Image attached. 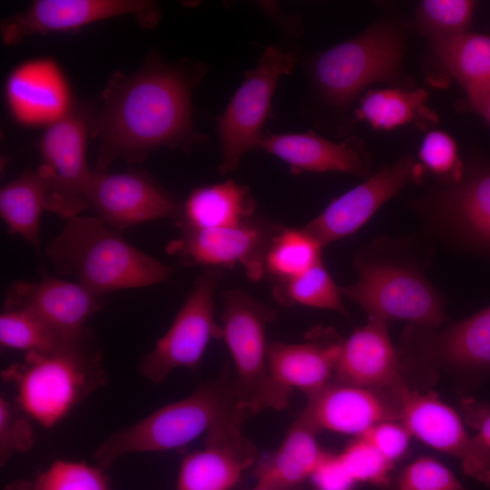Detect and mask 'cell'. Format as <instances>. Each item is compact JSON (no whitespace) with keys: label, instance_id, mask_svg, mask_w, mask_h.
Listing matches in <instances>:
<instances>
[{"label":"cell","instance_id":"cell-20","mask_svg":"<svg viewBox=\"0 0 490 490\" xmlns=\"http://www.w3.org/2000/svg\"><path fill=\"white\" fill-rule=\"evenodd\" d=\"M286 162L291 173L339 172L368 178L371 157L366 142L349 135L335 142L316 133H276L266 131L258 145Z\"/></svg>","mask_w":490,"mask_h":490},{"label":"cell","instance_id":"cell-43","mask_svg":"<svg viewBox=\"0 0 490 490\" xmlns=\"http://www.w3.org/2000/svg\"><path fill=\"white\" fill-rule=\"evenodd\" d=\"M251 490H287L282 487L277 486L275 485L263 482V481H257V484Z\"/></svg>","mask_w":490,"mask_h":490},{"label":"cell","instance_id":"cell-17","mask_svg":"<svg viewBox=\"0 0 490 490\" xmlns=\"http://www.w3.org/2000/svg\"><path fill=\"white\" fill-rule=\"evenodd\" d=\"M246 419L234 416L213 426L204 447L182 458L175 490H231L258 457L241 429Z\"/></svg>","mask_w":490,"mask_h":490},{"label":"cell","instance_id":"cell-42","mask_svg":"<svg viewBox=\"0 0 490 490\" xmlns=\"http://www.w3.org/2000/svg\"><path fill=\"white\" fill-rule=\"evenodd\" d=\"M466 96L469 108L490 125V83Z\"/></svg>","mask_w":490,"mask_h":490},{"label":"cell","instance_id":"cell-25","mask_svg":"<svg viewBox=\"0 0 490 490\" xmlns=\"http://www.w3.org/2000/svg\"><path fill=\"white\" fill-rule=\"evenodd\" d=\"M318 433L301 411L276 451L258 463L255 469L257 481L287 490L300 488L328 453L318 443Z\"/></svg>","mask_w":490,"mask_h":490},{"label":"cell","instance_id":"cell-15","mask_svg":"<svg viewBox=\"0 0 490 490\" xmlns=\"http://www.w3.org/2000/svg\"><path fill=\"white\" fill-rule=\"evenodd\" d=\"M88 204L98 219L120 230L159 219L176 220L182 201L145 172H93Z\"/></svg>","mask_w":490,"mask_h":490},{"label":"cell","instance_id":"cell-6","mask_svg":"<svg viewBox=\"0 0 490 490\" xmlns=\"http://www.w3.org/2000/svg\"><path fill=\"white\" fill-rule=\"evenodd\" d=\"M234 416L248 419L251 415L238 396L234 373L226 365L218 377L201 383L190 396L113 432L95 449V466L105 471L125 455L181 448Z\"/></svg>","mask_w":490,"mask_h":490},{"label":"cell","instance_id":"cell-37","mask_svg":"<svg viewBox=\"0 0 490 490\" xmlns=\"http://www.w3.org/2000/svg\"><path fill=\"white\" fill-rule=\"evenodd\" d=\"M32 418L15 402L0 397V464L29 451L34 443Z\"/></svg>","mask_w":490,"mask_h":490},{"label":"cell","instance_id":"cell-13","mask_svg":"<svg viewBox=\"0 0 490 490\" xmlns=\"http://www.w3.org/2000/svg\"><path fill=\"white\" fill-rule=\"evenodd\" d=\"M425 169L411 155L381 166L362 183L333 199L301 228L322 247L352 236L384 205L412 183H421Z\"/></svg>","mask_w":490,"mask_h":490},{"label":"cell","instance_id":"cell-24","mask_svg":"<svg viewBox=\"0 0 490 490\" xmlns=\"http://www.w3.org/2000/svg\"><path fill=\"white\" fill-rule=\"evenodd\" d=\"M342 338L333 333L314 331L302 343L271 341L267 358L271 377L309 397L332 381Z\"/></svg>","mask_w":490,"mask_h":490},{"label":"cell","instance_id":"cell-18","mask_svg":"<svg viewBox=\"0 0 490 490\" xmlns=\"http://www.w3.org/2000/svg\"><path fill=\"white\" fill-rule=\"evenodd\" d=\"M404 338L424 362L473 379L490 374V306L442 330L411 324Z\"/></svg>","mask_w":490,"mask_h":490},{"label":"cell","instance_id":"cell-1","mask_svg":"<svg viewBox=\"0 0 490 490\" xmlns=\"http://www.w3.org/2000/svg\"><path fill=\"white\" fill-rule=\"evenodd\" d=\"M208 70L203 62L153 55L132 74L114 73L93 122L92 134L100 141L94 172H107L117 159L142 162L161 147L189 152L207 142L193 127L191 93Z\"/></svg>","mask_w":490,"mask_h":490},{"label":"cell","instance_id":"cell-12","mask_svg":"<svg viewBox=\"0 0 490 490\" xmlns=\"http://www.w3.org/2000/svg\"><path fill=\"white\" fill-rule=\"evenodd\" d=\"M282 226L257 214L232 227L180 229L166 251L186 265L230 269L240 265L251 281H260L270 243Z\"/></svg>","mask_w":490,"mask_h":490},{"label":"cell","instance_id":"cell-29","mask_svg":"<svg viewBox=\"0 0 490 490\" xmlns=\"http://www.w3.org/2000/svg\"><path fill=\"white\" fill-rule=\"evenodd\" d=\"M429 44L466 94L490 83V35L468 31Z\"/></svg>","mask_w":490,"mask_h":490},{"label":"cell","instance_id":"cell-21","mask_svg":"<svg viewBox=\"0 0 490 490\" xmlns=\"http://www.w3.org/2000/svg\"><path fill=\"white\" fill-rule=\"evenodd\" d=\"M39 282L18 280L6 291L4 309H25L46 321L65 337L85 330L87 320L101 309L99 297L78 282L41 270Z\"/></svg>","mask_w":490,"mask_h":490},{"label":"cell","instance_id":"cell-14","mask_svg":"<svg viewBox=\"0 0 490 490\" xmlns=\"http://www.w3.org/2000/svg\"><path fill=\"white\" fill-rule=\"evenodd\" d=\"M400 422L429 446L457 458L466 475L490 486V447L471 436L463 419L434 393L399 388Z\"/></svg>","mask_w":490,"mask_h":490},{"label":"cell","instance_id":"cell-40","mask_svg":"<svg viewBox=\"0 0 490 490\" xmlns=\"http://www.w3.org/2000/svg\"><path fill=\"white\" fill-rule=\"evenodd\" d=\"M317 490H352V479L338 455L327 453L310 476Z\"/></svg>","mask_w":490,"mask_h":490},{"label":"cell","instance_id":"cell-28","mask_svg":"<svg viewBox=\"0 0 490 490\" xmlns=\"http://www.w3.org/2000/svg\"><path fill=\"white\" fill-rule=\"evenodd\" d=\"M47 210L46 187L37 171H25L0 191V214L9 233L18 234L40 255V219Z\"/></svg>","mask_w":490,"mask_h":490},{"label":"cell","instance_id":"cell-7","mask_svg":"<svg viewBox=\"0 0 490 490\" xmlns=\"http://www.w3.org/2000/svg\"><path fill=\"white\" fill-rule=\"evenodd\" d=\"M277 317L278 310L240 289L224 293L221 339L233 360L238 396L251 416L286 408L292 393L274 381L269 370L266 331Z\"/></svg>","mask_w":490,"mask_h":490},{"label":"cell","instance_id":"cell-30","mask_svg":"<svg viewBox=\"0 0 490 490\" xmlns=\"http://www.w3.org/2000/svg\"><path fill=\"white\" fill-rule=\"evenodd\" d=\"M322 248L302 229L282 226L266 252L264 273L275 283L290 279L322 262Z\"/></svg>","mask_w":490,"mask_h":490},{"label":"cell","instance_id":"cell-16","mask_svg":"<svg viewBox=\"0 0 490 490\" xmlns=\"http://www.w3.org/2000/svg\"><path fill=\"white\" fill-rule=\"evenodd\" d=\"M126 15H134L147 27L160 20L158 5L152 1L37 0L24 11L3 19L0 32L3 43L14 45L32 34L76 29Z\"/></svg>","mask_w":490,"mask_h":490},{"label":"cell","instance_id":"cell-41","mask_svg":"<svg viewBox=\"0 0 490 490\" xmlns=\"http://www.w3.org/2000/svg\"><path fill=\"white\" fill-rule=\"evenodd\" d=\"M464 421L477 431V436L490 447V405L464 398L461 402Z\"/></svg>","mask_w":490,"mask_h":490},{"label":"cell","instance_id":"cell-44","mask_svg":"<svg viewBox=\"0 0 490 490\" xmlns=\"http://www.w3.org/2000/svg\"><path fill=\"white\" fill-rule=\"evenodd\" d=\"M5 490H24V489L22 485H20V483L16 481L15 483L9 485Z\"/></svg>","mask_w":490,"mask_h":490},{"label":"cell","instance_id":"cell-10","mask_svg":"<svg viewBox=\"0 0 490 490\" xmlns=\"http://www.w3.org/2000/svg\"><path fill=\"white\" fill-rule=\"evenodd\" d=\"M222 276V269L206 268L196 279L166 333L142 359L139 370L147 380L159 384L176 368H198L211 339L221 338L214 293Z\"/></svg>","mask_w":490,"mask_h":490},{"label":"cell","instance_id":"cell-35","mask_svg":"<svg viewBox=\"0 0 490 490\" xmlns=\"http://www.w3.org/2000/svg\"><path fill=\"white\" fill-rule=\"evenodd\" d=\"M418 158L425 171L435 175L437 182L457 179L464 165L456 140L440 130L429 131L424 136Z\"/></svg>","mask_w":490,"mask_h":490},{"label":"cell","instance_id":"cell-22","mask_svg":"<svg viewBox=\"0 0 490 490\" xmlns=\"http://www.w3.org/2000/svg\"><path fill=\"white\" fill-rule=\"evenodd\" d=\"M5 98L12 116L26 126H50L72 107L68 82L50 58L26 61L15 68L5 83Z\"/></svg>","mask_w":490,"mask_h":490},{"label":"cell","instance_id":"cell-38","mask_svg":"<svg viewBox=\"0 0 490 490\" xmlns=\"http://www.w3.org/2000/svg\"><path fill=\"white\" fill-rule=\"evenodd\" d=\"M397 490H465L463 485L442 463L429 456L416 459L397 478Z\"/></svg>","mask_w":490,"mask_h":490},{"label":"cell","instance_id":"cell-31","mask_svg":"<svg viewBox=\"0 0 490 490\" xmlns=\"http://www.w3.org/2000/svg\"><path fill=\"white\" fill-rule=\"evenodd\" d=\"M272 296L284 307L301 305L334 310L348 317L341 300L339 287L323 262L290 279L274 283Z\"/></svg>","mask_w":490,"mask_h":490},{"label":"cell","instance_id":"cell-27","mask_svg":"<svg viewBox=\"0 0 490 490\" xmlns=\"http://www.w3.org/2000/svg\"><path fill=\"white\" fill-rule=\"evenodd\" d=\"M428 93L421 87H386L368 90L358 100L354 115L374 130L391 131L408 123H436L426 104Z\"/></svg>","mask_w":490,"mask_h":490},{"label":"cell","instance_id":"cell-23","mask_svg":"<svg viewBox=\"0 0 490 490\" xmlns=\"http://www.w3.org/2000/svg\"><path fill=\"white\" fill-rule=\"evenodd\" d=\"M401 360L387 321L368 318L341 340L333 381L369 388H393L405 383Z\"/></svg>","mask_w":490,"mask_h":490},{"label":"cell","instance_id":"cell-5","mask_svg":"<svg viewBox=\"0 0 490 490\" xmlns=\"http://www.w3.org/2000/svg\"><path fill=\"white\" fill-rule=\"evenodd\" d=\"M45 254L58 274L75 278L97 297L159 284L172 272L168 265L131 245L96 216L67 219Z\"/></svg>","mask_w":490,"mask_h":490},{"label":"cell","instance_id":"cell-3","mask_svg":"<svg viewBox=\"0 0 490 490\" xmlns=\"http://www.w3.org/2000/svg\"><path fill=\"white\" fill-rule=\"evenodd\" d=\"M424 266L412 240L378 237L354 257L357 282L339 289L368 318L438 328L449 318L443 296L426 279Z\"/></svg>","mask_w":490,"mask_h":490},{"label":"cell","instance_id":"cell-2","mask_svg":"<svg viewBox=\"0 0 490 490\" xmlns=\"http://www.w3.org/2000/svg\"><path fill=\"white\" fill-rule=\"evenodd\" d=\"M411 27L388 11L352 38L314 54L301 52L307 86L300 113L322 132L343 140L357 122L354 104L369 86L415 87L403 66Z\"/></svg>","mask_w":490,"mask_h":490},{"label":"cell","instance_id":"cell-9","mask_svg":"<svg viewBox=\"0 0 490 490\" xmlns=\"http://www.w3.org/2000/svg\"><path fill=\"white\" fill-rule=\"evenodd\" d=\"M299 47L284 40L267 46L252 70H247L240 86L217 118L220 144L221 175L236 171L242 156L259 142L265 133L266 121L273 117L271 101L282 75L290 74L299 63Z\"/></svg>","mask_w":490,"mask_h":490},{"label":"cell","instance_id":"cell-32","mask_svg":"<svg viewBox=\"0 0 490 490\" xmlns=\"http://www.w3.org/2000/svg\"><path fill=\"white\" fill-rule=\"evenodd\" d=\"M66 338L31 311L5 309L0 315L2 348L45 352L58 347Z\"/></svg>","mask_w":490,"mask_h":490},{"label":"cell","instance_id":"cell-19","mask_svg":"<svg viewBox=\"0 0 490 490\" xmlns=\"http://www.w3.org/2000/svg\"><path fill=\"white\" fill-rule=\"evenodd\" d=\"M403 384L393 388H369L332 380L307 397L302 411L318 432L360 436L378 423L400 421L399 388Z\"/></svg>","mask_w":490,"mask_h":490},{"label":"cell","instance_id":"cell-33","mask_svg":"<svg viewBox=\"0 0 490 490\" xmlns=\"http://www.w3.org/2000/svg\"><path fill=\"white\" fill-rule=\"evenodd\" d=\"M475 3L471 0H423L412 26L430 43L468 32Z\"/></svg>","mask_w":490,"mask_h":490},{"label":"cell","instance_id":"cell-36","mask_svg":"<svg viewBox=\"0 0 490 490\" xmlns=\"http://www.w3.org/2000/svg\"><path fill=\"white\" fill-rule=\"evenodd\" d=\"M338 456L356 483L385 485L394 466L393 462L360 436L349 443Z\"/></svg>","mask_w":490,"mask_h":490},{"label":"cell","instance_id":"cell-26","mask_svg":"<svg viewBox=\"0 0 490 490\" xmlns=\"http://www.w3.org/2000/svg\"><path fill=\"white\" fill-rule=\"evenodd\" d=\"M256 208L249 187L228 180L193 189L175 222L179 230L232 227L253 218Z\"/></svg>","mask_w":490,"mask_h":490},{"label":"cell","instance_id":"cell-39","mask_svg":"<svg viewBox=\"0 0 490 490\" xmlns=\"http://www.w3.org/2000/svg\"><path fill=\"white\" fill-rule=\"evenodd\" d=\"M411 436L408 429L400 421L378 423L360 436L393 463L406 453Z\"/></svg>","mask_w":490,"mask_h":490},{"label":"cell","instance_id":"cell-4","mask_svg":"<svg viewBox=\"0 0 490 490\" xmlns=\"http://www.w3.org/2000/svg\"><path fill=\"white\" fill-rule=\"evenodd\" d=\"M16 391L15 402L44 428H52L106 382L98 340L87 328L55 348L25 353L2 369Z\"/></svg>","mask_w":490,"mask_h":490},{"label":"cell","instance_id":"cell-45","mask_svg":"<svg viewBox=\"0 0 490 490\" xmlns=\"http://www.w3.org/2000/svg\"><path fill=\"white\" fill-rule=\"evenodd\" d=\"M298 490H303V489H301V488H299Z\"/></svg>","mask_w":490,"mask_h":490},{"label":"cell","instance_id":"cell-11","mask_svg":"<svg viewBox=\"0 0 490 490\" xmlns=\"http://www.w3.org/2000/svg\"><path fill=\"white\" fill-rule=\"evenodd\" d=\"M89 124L76 109L46 128L39 142L43 163L36 170L44 181L47 211L69 219L89 208L93 172L86 162Z\"/></svg>","mask_w":490,"mask_h":490},{"label":"cell","instance_id":"cell-8","mask_svg":"<svg viewBox=\"0 0 490 490\" xmlns=\"http://www.w3.org/2000/svg\"><path fill=\"white\" fill-rule=\"evenodd\" d=\"M412 207L438 238L490 260V160L464 162L457 179L436 181Z\"/></svg>","mask_w":490,"mask_h":490},{"label":"cell","instance_id":"cell-34","mask_svg":"<svg viewBox=\"0 0 490 490\" xmlns=\"http://www.w3.org/2000/svg\"><path fill=\"white\" fill-rule=\"evenodd\" d=\"M24 490H110L104 470L84 462L56 460L33 480H21Z\"/></svg>","mask_w":490,"mask_h":490}]
</instances>
